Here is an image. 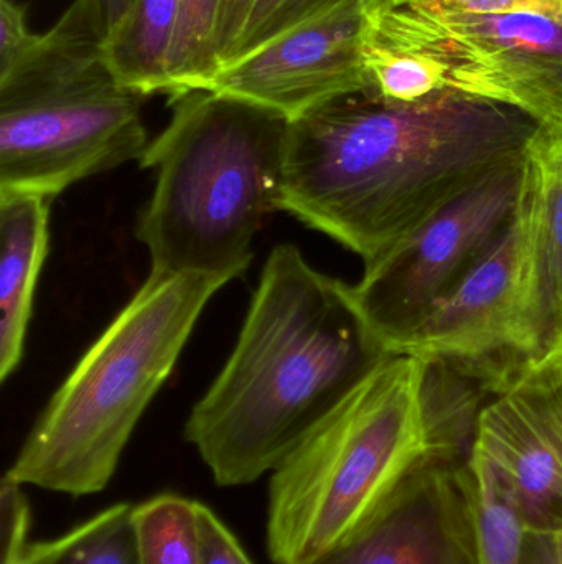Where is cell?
Masks as SVG:
<instances>
[{"instance_id":"30bf717a","label":"cell","mask_w":562,"mask_h":564,"mask_svg":"<svg viewBox=\"0 0 562 564\" xmlns=\"http://www.w3.org/2000/svg\"><path fill=\"white\" fill-rule=\"evenodd\" d=\"M365 7L352 0L224 63L201 89L263 106L290 122L372 93L363 62Z\"/></svg>"},{"instance_id":"7a4b0ae2","label":"cell","mask_w":562,"mask_h":564,"mask_svg":"<svg viewBox=\"0 0 562 564\" xmlns=\"http://www.w3.org/2000/svg\"><path fill=\"white\" fill-rule=\"evenodd\" d=\"M383 354L350 284L279 245L230 358L190 411L185 440L218 486H250L273 474Z\"/></svg>"},{"instance_id":"4fadbf2b","label":"cell","mask_w":562,"mask_h":564,"mask_svg":"<svg viewBox=\"0 0 562 564\" xmlns=\"http://www.w3.org/2000/svg\"><path fill=\"white\" fill-rule=\"evenodd\" d=\"M520 335L525 365L562 350V121L538 124L524 155Z\"/></svg>"},{"instance_id":"ffe728a7","label":"cell","mask_w":562,"mask_h":564,"mask_svg":"<svg viewBox=\"0 0 562 564\" xmlns=\"http://www.w3.org/2000/svg\"><path fill=\"white\" fill-rule=\"evenodd\" d=\"M363 62L372 82L370 95L383 101L411 105L445 89L434 66L419 56L386 52L363 40Z\"/></svg>"},{"instance_id":"8992f818","label":"cell","mask_w":562,"mask_h":564,"mask_svg":"<svg viewBox=\"0 0 562 564\" xmlns=\"http://www.w3.org/2000/svg\"><path fill=\"white\" fill-rule=\"evenodd\" d=\"M95 23L69 3L25 58L0 75V197L52 200L131 161L148 145L145 96L104 58Z\"/></svg>"},{"instance_id":"5bb4252c","label":"cell","mask_w":562,"mask_h":564,"mask_svg":"<svg viewBox=\"0 0 562 564\" xmlns=\"http://www.w3.org/2000/svg\"><path fill=\"white\" fill-rule=\"evenodd\" d=\"M49 202L0 197V381L19 368L40 273L48 253Z\"/></svg>"},{"instance_id":"484cf974","label":"cell","mask_w":562,"mask_h":564,"mask_svg":"<svg viewBox=\"0 0 562 564\" xmlns=\"http://www.w3.org/2000/svg\"><path fill=\"white\" fill-rule=\"evenodd\" d=\"M254 0H224L220 30H218V52H220L221 66L233 55L234 46L243 33Z\"/></svg>"},{"instance_id":"cb8c5ba5","label":"cell","mask_w":562,"mask_h":564,"mask_svg":"<svg viewBox=\"0 0 562 564\" xmlns=\"http://www.w3.org/2000/svg\"><path fill=\"white\" fill-rule=\"evenodd\" d=\"M38 35L26 20V10L19 0H0V75L19 65L35 45Z\"/></svg>"},{"instance_id":"d4e9b609","label":"cell","mask_w":562,"mask_h":564,"mask_svg":"<svg viewBox=\"0 0 562 564\" xmlns=\"http://www.w3.org/2000/svg\"><path fill=\"white\" fill-rule=\"evenodd\" d=\"M421 2L442 12L474 13V15L515 12L562 15L561 0H421Z\"/></svg>"},{"instance_id":"603a6c76","label":"cell","mask_w":562,"mask_h":564,"mask_svg":"<svg viewBox=\"0 0 562 564\" xmlns=\"http://www.w3.org/2000/svg\"><path fill=\"white\" fill-rule=\"evenodd\" d=\"M197 519L201 564H254L240 540L210 507L198 502Z\"/></svg>"},{"instance_id":"5b68a950","label":"cell","mask_w":562,"mask_h":564,"mask_svg":"<svg viewBox=\"0 0 562 564\" xmlns=\"http://www.w3.org/2000/svg\"><path fill=\"white\" fill-rule=\"evenodd\" d=\"M223 285L200 274H151L53 394L5 476L71 497L104 490Z\"/></svg>"},{"instance_id":"44dd1931","label":"cell","mask_w":562,"mask_h":564,"mask_svg":"<svg viewBox=\"0 0 562 564\" xmlns=\"http://www.w3.org/2000/svg\"><path fill=\"white\" fill-rule=\"evenodd\" d=\"M346 2L352 0H254L246 25L228 62Z\"/></svg>"},{"instance_id":"4dcf8cb0","label":"cell","mask_w":562,"mask_h":564,"mask_svg":"<svg viewBox=\"0 0 562 564\" xmlns=\"http://www.w3.org/2000/svg\"><path fill=\"white\" fill-rule=\"evenodd\" d=\"M388 2H393V0H382V2H379L378 6H376V7L383 6V3H388ZM373 9H375V7H373Z\"/></svg>"},{"instance_id":"3957f363","label":"cell","mask_w":562,"mask_h":564,"mask_svg":"<svg viewBox=\"0 0 562 564\" xmlns=\"http://www.w3.org/2000/svg\"><path fill=\"white\" fill-rule=\"evenodd\" d=\"M168 102L167 128L139 161L155 172V187L135 237L152 276L200 274L227 285L246 273L254 238L280 210L290 121L208 89Z\"/></svg>"},{"instance_id":"ba28073f","label":"cell","mask_w":562,"mask_h":564,"mask_svg":"<svg viewBox=\"0 0 562 564\" xmlns=\"http://www.w3.org/2000/svg\"><path fill=\"white\" fill-rule=\"evenodd\" d=\"M524 161L488 177L365 264L350 297L382 351L475 267L517 214Z\"/></svg>"},{"instance_id":"277c9868","label":"cell","mask_w":562,"mask_h":564,"mask_svg":"<svg viewBox=\"0 0 562 564\" xmlns=\"http://www.w3.org/2000/svg\"><path fill=\"white\" fill-rule=\"evenodd\" d=\"M426 368L428 358L383 354L271 474V562L319 563L432 457Z\"/></svg>"},{"instance_id":"6da1fadb","label":"cell","mask_w":562,"mask_h":564,"mask_svg":"<svg viewBox=\"0 0 562 564\" xmlns=\"http://www.w3.org/2000/svg\"><path fill=\"white\" fill-rule=\"evenodd\" d=\"M537 126L448 88L411 105L346 96L290 122L279 208L370 264L524 161Z\"/></svg>"},{"instance_id":"4316f807","label":"cell","mask_w":562,"mask_h":564,"mask_svg":"<svg viewBox=\"0 0 562 564\" xmlns=\"http://www.w3.org/2000/svg\"><path fill=\"white\" fill-rule=\"evenodd\" d=\"M95 23L102 40L111 35L122 17L128 12L132 0H73Z\"/></svg>"},{"instance_id":"e0dca14e","label":"cell","mask_w":562,"mask_h":564,"mask_svg":"<svg viewBox=\"0 0 562 564\" xmlns=\"http://www.w3.org/2000/svg\"><path fill=\"white\" fill-rule=\"evenodd\" d=\"M15 564H141L135 506L115 503L58 539L30 543Z\"/></svg>"},{"instance_id":"2e32d148","label":"cell","mask_w":562,"mask_h":564,"mask_svg":"<svg viewBox=\"0 0 562 564\" xmlns=\"http://www.w3.org/2000/svg\"><path fill=\"white\" fill-rule=\"evenodd\" d=\"M472 516L481 564H520L528 529L514 486L492 460L471 451L467 460Z\"/></svg>"},{"instance_id":"9c48e42d","label":"cell","mask_w":562,"mask_h":564,"mask_svg":"<svg viewBox=\"0 0 562 564\" xmlns=\"http://www.w3.org/2000/svg\"><path fill=\"white\" fill-rule=\"evenodd\" d=\"M524 224L515 214L488 253L439 297L385 354L448 361L495 391L527 365L520 335Z\"/></svg>"},{"instance_id":"52a82bcc","label":"cell","mask_w":562,"mask_h":564,"mask_svg":"<svg viewBox=\"0 0 562 564\" xmlns=\"http://www.w3.org/2000/svg\"><path fill=\"white\" fill-rule=\"evenodd\" d=\"M365 42L428 59L444 88L517 109L537 124L562 121V15H474L393 0L365 10Z\"/></svg>"},{"instance_id":"7402d4cb","label":"cell","mask_w":562,"mask_h":564,"mask_svg":"<svg viewBox=\"0 0 562 564\" xmlns=\"http://www.w3.org/2000/svg\"><path fill=\"white\" fill-rule=\"evenodd\" d=\"M25 486L3 476L0 484L2 564H15L29 549L30 506Z\"/></svg>"},{"instance_id":"83f0119b","label":"cell","mask_w":562,"mask_h":564,"mask_svg":"<svg viewBox=\"0 0 562 564\" xmlns=\"http://www.w3.org/2000/svg\"><path fill=\"white\" fill-rule=\"evenodd\" d=\"M520 564H560L553 533L528 532Z\"/></svg>"},{"instance_id":"f1b7e54d","label":"cell","mask_w":562,"mask_h":564,"mask_svg":"<svg viewBox=\"0 0 562 564\" xmlns=\"http://www.w3.org/2000/svg\"><path fill=\"white\" fill-rule=\"evenodd\" d=\"M554 549H557L558 563L562 564V532L554 533Z\"/></svg>"},{"instance_id":"1f68e13d","label":"cell","mask_w":562,"mask_h":564,"mask_svg":"<svg viewBox=\"0 0 562 564\" xmlns=\"http://www.w3.org/2000/svg\"><path fill=\"white\" fill-rule=\"evenodd\" d=\"M561 360H562V350H561Z\"/></svg>"},{"instance_id":"f546056e","label":"cell","mask_w":562,"mask_h":564,"mask_svg":"<svg viewBox=\"0 0 562 564\" xmlns=\"http://www.w3.org/2000/svg\"><path fill=\"white\" fill-rule=\"evenodd\" d=\"M379 2H382V0H363V7H365V10L373 9V7L378 6Z\"/></svg>"},{"instance_id":"9a60e30c","label":"cell","mask_w":562,"mask_h":564,"mask_svg":"<svg viewBox=\"0 0 562 564\" xmlns=\"http://www.w3.org/2000/svg\"><path fill=\"white\" fill-rule=\"evenodd\" d=\"M180 0H132L102 43L104 58L121 85L139 95H165L167 58Z\"/></svg>"},{"instance_id":"ac0fdd59","label":"cell","mask_w":562,"mask_h":564,"mask_svg":"<svg viewBox=\"0 0 562 564\" xmlns=\"http://www.w3.org/2000/svg\"><path fill=\"white\" fill-rule=\"evenodd\" d=\"M224 0H180L167 58L168 99L201 89L220 69L218 30Z\"/></svg>"},{"instance_id":"7c38bea8","label":"cell","mask_w":562,"mask_h":564,"mask_svg":"<svg viewBox=\"0 0 562 564\" xmlns=\"http://www.w3.org/2000/svg\"><path fill=\"white\" fill-rule=\"evenodd\" d=\"M316 564H481L465 463L426 459Z\"/></svg>"},{"instance_id":"d6986e66","label":"cell","mask_w":562,"mask_h":564,"mask_svg":"<svg viewBox=\"0 0 562 564\" xmlns=\"http://www.w3.org/2000/svg\"><path fill=\"white\" fill-rule=\"evenodd\" d=\"M198 502L161 494L135 506L139 563L201 564Z\"/></svg>"},{"instance_id":"d6a6232c","label":"cell","mask_w":562,"mask_h":564,"mask_svg":"<svg viewBox=\"0 0 562 564\" xmlns=\"http://www.w3.org/2000/svg\"><path fill=\"white\" fill-rule=\"evenodd\" d=\"M561 2H562V0H561Z\"/></svg>"},{"instance_id":"8fae6325","label":"cell","mask_w":562,"mask_h":564,"mask_svg":"<svg viewBox=\"0 0 562 564\" xmlns=\"http://www.w3.org/2000/svg\"><path fill=\"white\" fill-rule=\"evenodd\" d=\"M482 408L472 449L517 494L528 532H562L561 351L527 365Z\"/></svg>"}]
</instances>
